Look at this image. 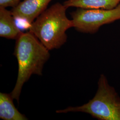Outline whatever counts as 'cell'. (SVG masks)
<instances>
[{
    "instance_id": "obj_1",
    "label": "cell",
    "mask_w": 120,
    "mask_h": 120,
    "mask_svg": "<svg viewBox=\"0 0 120 120\" xmlns=\"http://www.w3.org/2000/svg\"><path fill=\"white\" fill-rule=\"evenodd\" d=\"M30 32L22 33L16 39L15 51L18 64L16 85L11 95L18 102L24 84L33 74L41 76L45 64L50 57L49 50Z\"/></svg>"
},
{
    "instance_id": "obj_2",
    "label": "cell",
    "mask_w": 120,
    "mask_h": 120,
    "mask_svg": "<svg viewBox=\"0 0 120 120\" xmlns=\"http://www.w3.org/2000/svg\"><path fill=\"white\" fill-rule=\"evenodd\" d=\"M67 8L57 2L37 17L30 25V32L49 50L58 49L67 41V30L73 27L72 20L66 16Z\"/></svg>"
},
{
    "instance_id": "obj_3",
    "label": "cell",
    "mask_w": 120,
    "mask_h": 120,
    "mask_svg": "<svg viewBox=\"0 0 120 120\" xmlns=\"http://www.w3.org/2000/svg\"><path fill=\"white\" fill-rule=\"evenodd\" d=\"M56 112H82L98 120H120V98L114 88L109 84L106 76L101 74L94 97L88 103L80 106L58 110Z\"/></svg>"
},
{
    "instance_id": "obj_4",
    "label": "cell",
    "mask_w": 120,
    "mask_h": 120,
    "mask_svg": "<svg viewBox=\"0 0 120 120\" xmlns=\"http://www.w3.org/2000/svg\"><path fill=\"white\" fill-rule=\"evenodd\" d=\"M71 16L73 27L77 31L95 34L102 26L120 20V4L111 9L78 8Z\"/></svg>"
},
{
    "instance_id": "obj_5",
    "label": "cell",
    "mask_w": 120,
    "mask_h": 120,
    "mask_svg": "<svg viewBox=\"0 0 120 120\" xmlns=\"http://www.w3.org/2000/svg\"><path fill=\"white\" fill-rule=\"evenodd\" d=\"M52 0H24L12 9L15 20H20L31 24L46 9Z\"/></svg>"
},
{
    "instance_id": "obj_6",
    "label": "cell",
    "mask_w": 120,
    "mask_h": 120,
    "mask_svg": "<svg viewBox=\"0 0 120 120\" xmlns=\"http://www.w3.org/2000/svg\"><path fill=\"white\" fill-rule=\"evenodd\" d=\"M11 11L0 7V37L8 39H17L22 33L17 25Z\"/></svg>"
},
{
    "instance_id": "obj_7",
    "label": "cell",
    "mask_w": 120,
    "mask_h": 120,
    "mask_svg": "<svg viewBox=\"0 0 120 120\" xmlns=\"http://www.w3.org/2000/svg\"><path fill=\"white\" fill-rule=\"evenodd\" d=\"M11 94L0 93V118L4 120H27L26 116L17 110Z\"/></svg>"
},
{
    "instance_id": "obj_8",
    "label": "cell",
    "mask_w": 120,
    "mask_h": 120,
    "mask_svg": "<svg viewBox=\"0 0 120 120\" xmlns=\"http://www.w3.org/2000/svg\"><path fill=\"white\" fill-rule=\"evenodd\" d=\"M120 0H67L63 3L66 8L111 9L120 4Z\"/></svg>"
},
{
    "instance_id": "obj_9",
    "label": "cell",
    "mask_w": 120,
    "mask_h": 120,
    "mask_svg": "<svg viewBox=\"0 0 120 120\" xmlns=\"http://www.w3.org/2000/svg\"><path fill=\"white\" fill-rule=\"evenodd\" d=\"M21 0H0V7H14L20 3Z\"/></svg>"
}]
</instances>
